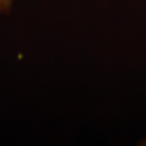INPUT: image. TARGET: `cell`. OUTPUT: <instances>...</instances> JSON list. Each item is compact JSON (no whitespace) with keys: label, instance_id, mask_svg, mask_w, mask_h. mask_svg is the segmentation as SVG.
I'll return each mask as SVG.
<instances>
[{"label":"cell","instance_id":"obj_1","mask_svg":"<svg viewBox=\"0 0 146 146\" xmlns=\"http://www.w3.org/2000/svg\"><path fill=\"white\" fill-rule=\"evenodd\" d=\"M15 0H0V16L8 13Z\"/></svg>","mask_w":146,"mask_h":146}]
</instances>
